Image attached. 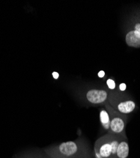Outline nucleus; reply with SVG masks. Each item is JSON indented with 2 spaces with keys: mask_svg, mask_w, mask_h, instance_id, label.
<instances>
[{
  "mask_svg": "<svg viewBox=\"0 0 140 158\" xmlns=\"http://www.w3.org/2000/svg\"><path fill=\"white\" fill-rule=\"evenodd\" d=\"M126 137L108 134L100 137L95 144V151L100 158H115L121 140Z\"/></svg>",
  "mask_w": 140,
  "mask_h": 158,
  "instance_id": "obj_1",
  "label": "nucleus"
},
{
  "mask_svg": "<svg viewBox=\"0 0 140 158\" xmlns=\"http://www.w3.org/2000/svg\"><path fill=\"white\" fill-rule=\"evenodd\" d=\"M106 108L109 114L110 120L109 134L126 137V117L124 114L118 112L108 104L106 105Z\"/></svg>",
  "mask_w": 140,
  "mask_h": 158,
  "instance_id": "obj_2",
  "label": "nucleus"
},
{
  "mask_svg": "<svg viewBox=\"0 0 140 158\" xmlns=\"http://www.w3.org/2000/svg\"><path fill=\"white\" fill-rule=\"evenodd\" d=\"M80 143L74 141L62 142L54 149L55 158H74L80 154Z\"/></svg>",
  "mask_w": 140,
  "mask_h": 158,
  "instance_id": "obj_3",
  "label": "nucleus"
},
{
  "mask_svg": "<svg viewBox=\"0 0 140 158\" xmlns=\"http://www.w3.org/2000/svg\"><path fill=\"white\" fill-rule=\"evenodd\" d=\"M110 102L114 110L123 114L131 113L136 108L135 102L131 100L112 101Z\"/></svg>",
  "mask_w": 140,
  "mask_h": 158,
  "instance_id": "obj_4",
  "label": "nucleus"
},
{
  "mask_svg": "<svg viewBox=\"0 0 140 158\" xmlns=\"http://www.w3.org/2000/svg\"><path fill=\"white\" fill-rule=\"evenodd\" d=\"M86 98L90 103L101 104L107 101L108 94L104 90L91 89L87 92Z\"/></svg>",
  "mask_w": 140,
  "mask_h": 158,
  "instance_id": "obj_5",
  "label": "nucleus"
},
{
  "mask_svg": "<svg viewBox=\"0 0 140 158\" xmlns=\"http://www.w3.org/2000/svg\"><path fill=\"white\" fill-rule=\"evenodd\" d=\"M126 43L130 47L140 48V33L131 31L126 35Z\"/></svg>",
  "mask_w": 140,
  "mask_h": 158,
  "instance_id": "obj_6",
  "label": "nucleus"
},
{
  "mask_svg": "<svg viewBox=\"0 0 140 158\" xmlns=\"http://www.w3.org/2000/svg\"><path fill=\"white\" fill-rule=\"evenodd\" d=\"M130 148L128 142L126 140V137L123 138L119 143L118 147L116 157L118 158H127L129 155Z\"/></svg>",
  "mask_w": 140,
  "mask_h": 158,
  "instance_id": "obj_7",
  "label": "nucleus"
},
{
  "mask_svg": "<svg viewBox=\"0 0 140 158\" xmlns=\"http://www.w3.org/2000/svg\"><path fill=\"white\" fill-rule=\"evenodd\" d=\"M100 120L104 128L109 131L110 128V116L107 110L102 109L100 111Z\"/></svg>",
  "mask_w": 140,
  "mask_h": 158,
  "instance_id": "obj_8",
  "label": "nucleus"
},
{
  "mask_svg": "<svg viewBox=\"0 0 140 158\" xmlns=\"http://www.w3.org/2000/svg\"><path fill=\"white\" fill-rule=\"evenodd\" d=\"M107 85L108 86V87L110 89H114L116 88V83H115V81H114V80H112V79H108V80L107 81Z\"/></svg>",
  "mask_w": 140,
  "mask_h": 158,
  "instance_id": "obj_9",
  "label": "nucleus"
},
{
  "mask_svg": "<svg viewBox=\"0 0 140 158\" xmlns=\"http://www.w3.org/2000/svg\"><path fill=\"white\" fill-rule=\"evenodd\" d=\"M119 89L121 91H124L126 89V85L124 83H122L119 85Z\"/></svg>",
  "mask_w": 140,
  "mask_h": 158,
  "instance_id": "obj_10",
  "label": "nucleus"
},
{
  "mask_svg": "<svg viewBox=\"0 0 140 158\" xmlns=\"http://www.w3.org/2000/svg\"><path fill=\"white\" fill-rule=\"evenodd\" d=\"M98 76L100 77V78H103L104 76H105V72L103 71V70H101L98 72Z\"/></svg>",
  "mask_w": 140,
  "mask_h": 158,
  "instance_id": "obj_11",
  "label": "nucleus"
},
{
  "mask_svg": "<svg viewBox=\"0 0 140 158\" xmlns=\"http://www.w3.org/2000/svg\"><path fill=\"white\" fill-rule=\"evenodd\" d=\"M53 76L54 78L58 79V77H59V73H58V72H54L53 73Z\"/></svg>",
  "mask_w": 140,
  "mask_h": 158,
  "instance_id": "obj_12",
  "label": "nucleus"
}]
</instances>
